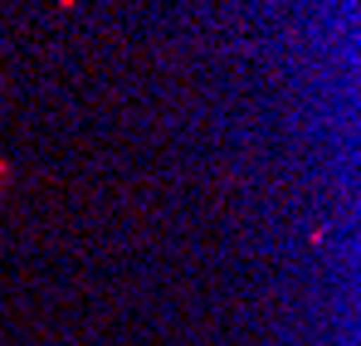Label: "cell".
<instances>
[{
    "mask_svg": "<svg viewBox=\"0 0 361 346\" xmlns=\"http://www.w3.org/2000/svg\"><path fill=\"white\" fill-rule=\"evenodd\" d=\"M5 180H10V166H5V161H0V185H5Z\"/></svg>",
    "mask_w": 361,
    "mask_h": 346,
    "instance_id": "1",
    "label": "cell"
}]
</instances>
